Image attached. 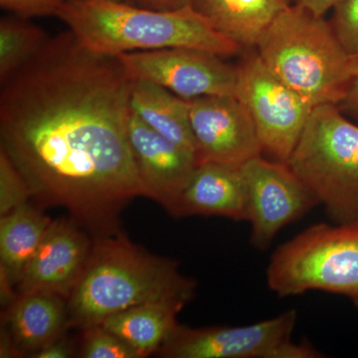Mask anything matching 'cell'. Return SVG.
I'll use <instances>...</instances> for the list:
<instances>
[{"mask_svg": "<svg viewBox=\"0 0 358 358\" xmlns=\"http://www.w3.org/2000/svg\"><path fill=\"white\" fill-rule=\"evenodd\" d=\"M134 80L68 30L0 82V150L32 199L96 237L119 232L120 212L143 196L129 138Z\"/></svg>", "mask_w": 358, "mask_h": 358, "instance_id": "1", "label": "cell"}, {"mask_svg": "<svg viewBox=\"0 0 358 358\" xmlns=\"http://www.w3.org/2000/svg\"><path fill=\"white\" fill-rule=\"evenodd\" d=\"M197 284L171 259L152 255L122 233L96 237L67 299L68 324L82 329L150 303L187 305Z\"/></svg>", "mask_w": 358, "mask_h": 358, "instance_id": "2", "label": "cell"}, {"mask_svg": "<svg viewBox=\"0 0 358 358\" xmlns=\"http://www.w3.org/2000/svg\"><path fill=\"white\" fill-rule=\"evenodd\" d=\"M57 17L84 47L103 55L192 48L224 58L242 49L192 6L162 11L114 0H69Z\"/></svg>", "mask_w": 358, "mask_h": 358, "instance_id": "3", "label": "cell"}, {"mask_svg": "<svg viewBox=\"0 0 358 358\" xmlns=\"http://www.w3.org/2000/svg\"><path fill=\"white\" fill-rule=\"evenodd\" d=\"M255 47L268 70L313 109L343 102L355 74V55L345 50L324 16L293 3Z\"/></svg>", "mask_w": 358, "mask_h": 358, "instance_id": "4", "label": "cell"}, {"mask_svg": "<svg viewBox=\"0 0 358 358\" xmlns=\"http://www.w3.org/2000/svg\"><path fill=\"white\" fill-rule=\"evenodd\" d=\"M287 164L334 223H358V126L338 106L313 110Z\"/></svg>", "mask_w": 358, "mask_h": 358, "instance_id": "5", "label": "cell"}, {"mask_svg": "<svg viewBox=\"0 0 358 358\" xmlns=\"http://www.w3.org/2000/svg\"><path fill=\"white\" fill-rule=\"evenodd\" d=\"M280 298L319 291L358 308V223H317L280 245L266 271Z\"/></svg>", "mask_w": 358, "mask_h": 358, "instance_id": "6", "label": "cell"}, {"mask_svg": "<svg viewBox=\"0 0 358 358\" xmlns=\"http://www.w3.org/2000/svg\"><path fill=\"white\" fill-rule=\"evenodd\" d=\"M234 96L253 120L263 154L288 162L312 115V106L275 77L257 51L237 66Z\"/></svg>", "mask_w": 358, "mask_h": 358, "instance_id": "7", "label": "cell"}, {"mask_svg": "<svg viewBox=\"0 0 358 358\" xmlns=\"http://www.w3.org/2000/svg\"><path fill=\"white\" fill-rule=\"evenodd\" d=\"M241 169L248 192L250 243L259 251L267 250L280 231L319 206L287 162L260 155Z\"/></svg>", "mask_w": 358, "mask_h": 358, "instance_id": "8", "label": "cell"}, {"mask_svg": "<svg viewBox=\"0 0 358 358\" xmlns=\"http://www.w3.org/2000/svg\"><path fill=\"white\" fill-rule=\"evenodd\" d=\"M134 79L159 85L192 100L203 96H234L237 66L210 52L164 48L129 52L117 56Z\"/></svg>", "mask_w": 358, "mask_h": 358, "instance_id": "9", "label": "cell"}, {"mask_svg": "<svg viewBox=\"0 0 358 358\" xmlns=\"http://www.w3.org/2000/svg\"><path fill=\"white\" fill-rule=\"evenodd\" d=\"M296 320V310H289L247 326L192 329L179 324L157 353L167 358H280Z\"/></svg>", "mask_w": 358, "mask_h": 358, "instance_id": "10", "label": "cell"}, {"mask_svg": "<svg viewBox=\"0 0 358 358\" xmlns=\"http://www.w3.org/2000/svg\"><path fill=\"white\" fill-rule=\"evenodd\" d=\"M187 103L199 164L242 167L263 155L253 120L236 96H203Z\"/></svg>", "mask_w": 358, "mask_h": 358, "instance_id": "11", "label": "cell"}, {"mask_svg": "<svg viewBox=\"0 0 358 358\" xmlns=\"http://www.w3.org/2000/svg\"><path fill=\"white\" fill-rule=\"evenodd\" d=\"M129 138L143 196L173 215L181 192L199 166L196 155L157 133L133 110Z\"/></svg>", "mask_w": 358, "mask_h": 358, "instance_id": "12", "label": "cell"}, {"mask_svg": "<svg viewBox=\"0 0 358 358\" xmlns=\"http://www.w3.org/2000/svg\"><path fill=\"white\" fill-rule=\"evenodd\" d=\"M92 245L76 221H52L21 275L18 293L53 294L67 301L82 274Z\"/></svg>", "mask_w": 358, "mask_h": 358, "instance_id": "13", "label": "cell"}, {"mask_svg": "<svg viewBox=\"0 0 358 358\" xmlns=\"http://www.w3.org/2000/svg\"><path fill=\"white\" fill-rule=\"evenodd\" d=\"M220 216L248 219V192L241 167L202 162L194 169L173 216Z\"/></svg>", "mask_w": 358, "mask_h": 358, "instance_id": "14", "label": "cell"}, {"mask_svg": "<svg viewBox=\"0 0 358 358\" xmlns=\"http://www.w3.org/2000/svg\"><path fill=\"white\" fill-rule=\"evenodd\" d=\"M57 294H20L7 313L9 336L23 352H36L60 338L68 324L67 303Z\"/></svg>", "mask_w": 358, "mask_h": 358, "instance_id": "15", "label": "cell"}, {"mask_svg": "<svg viewBox=\"0 0 358 358\" xmlns=\"http://www.w3.org/2000/svg\"><path fill=\"white\" fill-rule=\"evenodd\" d=\"M292 0H193L192 6L228 39L255 47L264 31Z\"/></svg>", "mask_w": 358, "mask_h": 358, "instance_id": "16", "label": "cell"}, {"mask_svg": "<svg viewBox=\"0 0 358 358\" xmlns=\"http://www.w3.org/2000/svg\"><path fill=\"white\" fill-rule=\"evenodd\" d=\"M131 106L133 113L148 127L197 157L187 101L159 85L134 79Z\"/></svg>", "mask_w": 358, "mask_h": 358, "instance_id": "17", "label": "cell"}, {"mask_svg": "<svg viewBox=\"0 0 358 358\" xmlns=\"http://www.w3.org/2000/svg\"><path fill=\"white\" fill-rule=\"evenodd\" d=\"M185 306L179 303H150L115 313L100 326L119 336L141 357L159 352L178 329V315Z\"/></svg>", "mask_w": 358, "mask_h": 358, "instance_id": "18", "label": "cell"}, {"mask_svg": "<svg viewBox=\"0 0 358 358\" xmlns=\"http://www.w3.org/2000/svg\"><path fill=\"white\" fill-rule=\"evenodd\" d=\"M52 221L28 202L1 216L0 270L1 277L6 278L13 286L18 284Z\"/></svg>", "mask_w": 358, "mask_h": 358, "instance_id": "19", "label": "cell"}, {"mask_svg": "<svg viewBox=\"0 0 358 358\" xmlns=\"http://www.w3.org/2000/svg\"><path fill=\"white\" fill-rule=\"evenodd\" d=\"M48 37L38 26L17 16L0 20V82L31 60Z\"/></svg>", "mask_w": 358, "mask_h": 358, "instance_id": "20", "label": "cell"}, {"mask_svg": "<svg viewBox=\"0 0 358 358\" xmlns=\"http://www.w3.org/2000/svg\"><path fill=\"white\" fill-rule=\"evenodd\" d=\"M80 357L84 358H141L136 350L119 336L102 326L84 329Z\"/></svg>", "mask_w": 358, "mask_h": 358, "instance_id": "21", "label": "cell"}, {"mask_svg": "<svg viewBox=\"0 0 358 358\" xmlns=\"http://www.w3.org/2000/svg\"><path fill=\"white\" fill-rule=\"evenodd\" d=\"M30 197L31 193L24 178L6 152L0 150V214L6 215L27 203Z\"/></svg>", "mask_w": 358, "mask_h": 358, "instance_id": "22", "label": "cell"}, {"mask_svg": "<svg viewBox=\"0 0 358 358\" xmlns=\"http://www.w3.org/2000/svg\"><path fill=\"white\" fill-rule=\"evenodd\" d=\"M336 37L352 55L358 54V0H341L329 21Z\"/></svg>", "mask_w": 358, "mask_h": 358, "instance_id": "23", "label": "cell"}, {"mask_svg": "<svg viewBox=\"0 0 358 358\" xmlns=\"http://www.w3.org/2000/svg\"><path fill=\"white\" fill-rule=\"evenodd\" d=\"M69 0H0L2 9L14 16L29 20L39 16H57L61 7Z\"/></svg>", "mask_w": 358, "mask_h": 358, "instance_id": "24", "label": "cell"}, {"mask_svg": "<svg viewBox=\"0 0 358 358\" xmlns=\"http://www.w3.org/2000/svg\"><path fill=\"white\" fill-rule=\"evenodd\" d=\"M339 109L343 112L358 117V54L355 55V74L346 92L343 102L338 105Z\"/></svg>", "mask_w": 358, "mask_h": 358, "instance_id": "25", "label": "cell"}, {"mask_svg": "<svg viewBox=\"0 0 358 358\" xmlns=\"http://www.w3.org/2000/svg\"><path fill=\"white\" fill-rule=\"evenodd\" d=\"M72 348L63 339H56L33 353L35 358H68L72 357Z\"/></svg>", "mask_w": 358, "mask_h": 358, "instance_id": "26", "label": "cell"}, {"mask_svg": "<svg viewBox=\"0 0 358 358\" xmlns=\"http://www.w3.org/2000/svg\"><path fill=\"white\" fill-rule=\"evenodd\" d=\"M193 0H136V6L154 10H178L192 6Z\"/></svg>", "mask_w": 358, "mask_h": 358, "instance_id": "27", "label": "cell"}, {"mask_svg": "<svg viewBox=\"0 0 358 358\" xmlns=\"http://www.w3.org/2000/svg\"><path fill=\"white\" fill-rule=\"evenodd\" d=\"M294 3L305 7L317 16H324L327 11L334 9L341 0H293Z\"/></svg>", "mask_w": 358, "mask_h": 358, "instance_id": "28", "label": "cell"}, {"mask_svg": "<svg viewBox=\"0 0 358 358\" xmlns=\"http://www.w3.org/2000/svg\"><path fill=\"white\" fill-rule=\"evenodd\" d=\"M114 1L126 2V3L136 4V0H114Z\"/></svg>", "mask_w": 358, "mask_h": 358, "instance_id": "29", "label": "cell"}]
</instances>
